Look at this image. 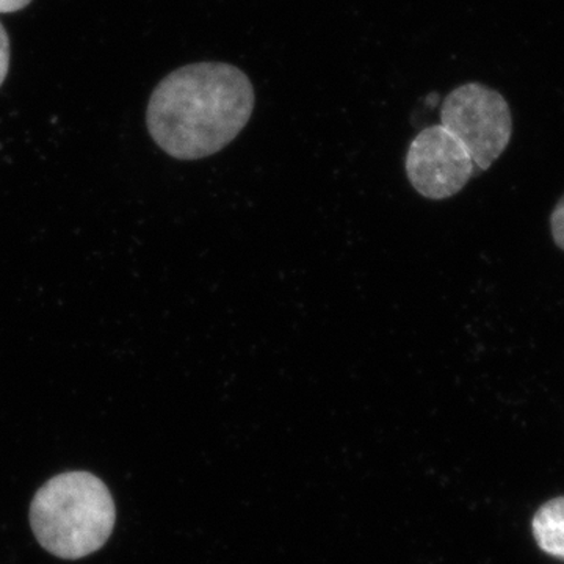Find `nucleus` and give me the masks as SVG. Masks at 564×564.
Returning <instances> with one entry per match:
<instances>
[{
    "instance_id": "1",
    "label": "nucleus",
    "mask_w": 564,
    "mask_h": 564,
    "mask_svg": "<svg viewBox=\"0 0 564 564\" xmlns=\"http://www.w3.org/2000/svg\"><path fill=\"white\" fill-rule=\"evenodd\" d=\"M254 104V88L242 69L229 63H193L173 70L152 91L148 131L177 161H199L239 137Z\"/></svg>"
},
{
    "instance_id": "2",
    "label": "nucleus",
    "mask_w": 564,
    "mask_h": 564,
    "mask_svg": "<svg viewBox=\"0 0 564 564\" xmlns=\"http://www.w3.org/2000/svg\"><path fill=\"white\" fill-rule=\"evenodd\" d=\"M115 521L109 488L93 474L57 475L33 497V534L47 552L63 560L95 554L109 540Z\"/></svg>"
},
{
    "instance_id": "3",
    "label": "nucleus",
    "mask_w": 564,
    "mask_h": 564,
    "mask_svg": "<svg viewBox=\"0 0 564 564\" xmlns=\"http://www.w3.org/2000/svg\"><path fill=\"white\" fill-rule=\"evenodd\" d=\"M441 126L469 152L478 173L491 169L513 135L510 106L481 84L462 85L444 99Z\"/></svg>"
},
{
    "instance_id": "4",
    "label": "nucleus",
    "mask_w": 564,
    "mask_h": 564,
    "mask_svg": "<svg viewBox=\"0 0 564 564\" xmlns=\"http://www.w3.org/2000/svg\"><path fill=\"white\" fill-rule=\"evenodd\" d=\"M404 169L414 191L432 202L452 198L478 174L469 152L441 124L414 137Z\"/></svg>"
},
{
    "instance_id": "5",
    "label": "nucleus",
    "mask_w": 564,
    "mask_h": 564,
    "mask_svg": "<svg viewBox=\"0 0 564 564\" xmlns=\"http://www.w3.org/2000/svg\"><path fill=\"white\" fill-rule=\"evenodd\" d=\"M532 525L534 540L545 554L564 560V497L543 505Z\"/></svg>"
},
{
    "instance_id": "6",
    "label": "nucleus",
    "mask_w": 564,
    "mask_h": 564,
    "mask_svg": "<svg viewBox=\"0 0 564 564\" xmlns=\"http://www.w3.org/2000/svg\"><path fill=\"white\" fill-rule=\"evenodd\" d=\"M10 68V40L9 33L0 22V87H2L3 80H6L7 74Z\"/></svg>"
},
{
    "instance_id": "7",
    "label": "nucleus",
    "mask_w": 564,
    "mask_h": 564,
    "mask_svg": "<svg viewBox=\"0 0 564 564\" xmlns=\"http://www.w3.org/2000/svg\"><path fill=\"white\" fill-rule=\"evenodd\" d=\"M552 234H554L555 243L564 251V196L556 204L554 214L551 217Z\"/></svg>"
},
{
    "instance_id": "8",
    "label": "nucleus",
    "mask_w": 564,
    "mask_h": 564,
    "mask_svg": "<svg viewBox=\"0 0 564 564\" xmlns=\"http://www.w3.org/2000/svg\"><path fill=\"white\" fill-rule=\"evenodd\" d=\"M32 0H0V13H14L25 9Z\"/></svg>"
}]
</instances>
